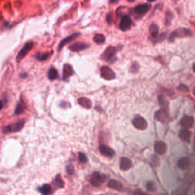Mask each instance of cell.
<instances>
[{
	"label": "cell",
	"mask_w": 195,
	"mask_h": 195,
	"mask_svg": "<svg viewBox=\"0 0 195 195\" xmlns=\"http://www.w3.org/2000/svg\"><path fill=\"white\" fill-rule=\"evenodd\" d=\"M24 124H25V121L24 120H20V121L12 123V124L5 126L4 129H3V133H10L18 132V131H20L22 129Z\"/></svg>",
	"instance_id": "6da1fadb"
},
{
	"label": "cell",
	"mask_w": 195,
	"mask_h": 195,
	"mask_svg": "<svg viewBox=\"0 0 195 195\" xmlns=\"http://www.w3.org/2000/svg\"><path fill=\"white\" fill-rule=\"evenodd\" d=\"M106 177L103 175H101L98 172H94L91 175V179H90V182H91V185L96 187H100L104 183V181L106 180Z\"/></svg>",
	"instance_id": "7a4b0ae2"
},
{
	"label": "cell",
	"mask_w": 195,
	"mask_h": 195,
	"mask_svg": "<svg viewBox=\"0 0 195 195\" xmlns=\"http://www.w3.org/2000/svg\"><path fill=\"white\" fill-rule=\"evenodd\" d=\"M193 33L190 31L189 29H186V28H180V29L176 30V31H173L169 37V41H173L176 38L181 36H191Z\"/></svg>",
	"instance_id": "3957f363"
},
{
	"label": "cell",
	"mask_w": 195,
	"mask_h": 195,
	"mask_svg": "<svg viewBox=\"0 0 195 195\" xmlns=\"http://www.w3.org/2000/svg\"><path fill=\"white\" fill-rule=\"evenodd\" d=\"M34 47V43L32 41H30V42H28L27 44L21 48V51L18 53L17 54V57H16V60H17L18 62H19L20 60L23 59L24 56L28 54L30 51H31V49L33 48Z\"/></svg>",
	"instance_id": "277c9868"
},
{
	"label": "cell",
	"mask_w": 195,
	"mask_h": 195,
	"mask_svg": "<svg viewBox=\"0 0 195 195\" xmlns=\"http://www.w3.org/2000/svg\"><path fill=\"white\" fill-rule=\"evenodd\" d=\"M133 124L136 129L138 130H145L147 128L148 124L146 120L141 116H136L133 120Z\"/></svg>",
	"instance_id": "5b68a950"
},
{
	"label": "cell",
	"mask_w": 195,
	"mask_h": 195,
	"mask_svg": "<svg viewBox=\"0 0 195 195\" xmlns=\"http://www.w3.org/2000/svg\"><path fill=\"white\" fill-rule=\"evenodd\" d=\"M133 21L131 18L129 16H124L121 18V22H120L119 28L121 31H126L127 30H129L131 28V27L132 26Z\"/></svg>",
	"instance_id": "8992f818"
},
{
	"label": "cell",
	"mask_w": 195,
	"mask_h": 195,
	"mask_svg": "<svg viewBox=\"0 0 195 195\" xmlns=\"http://www.w3.org/2000/svg\"><path fill=\"white\" fill-rule=\"evenodd\" d=\"M101 76L106 80H112L116 78V75L114 72L108 67V66H102L101 69Z\"/></svg>",
	"instance_id": "52a82bcc"
},
{
	"label": "cell",
	"mask_w": 195,
	"mask_h": 195,
	"mask_svg": "<svg viewBox=\"0 0 195 195\" xmlns=\"http://www.w3.org/2000/svg\"><path fill=\"white\" fill-rule=\"evenodd\" d=\"M150 8H151L150 4H148V3L137 5V6L134 8V11L136 14L139 15V16H143V15L146 14V13L149 11Z\"/></svg>",
	"instance_id": "ba28073f"
},
{
	"label": "cell",
	"mask_w": 195,
	"mask_h": 195,
	"mask_svg": "<svg viewBox=\"0 0 195 195\" xmlns=\"http://www.w3.org/2000/svg\"><path fill=\"white\" fill-rule=\"evenodd\" d=\"M117 52V48L114 47H108V48L105 50L104 53L102 54L103 59L107 61H110L113 57L114 56L115 53Z\"/></svg>",
	"instance_id": "9c48e42d"
},
{
	"label": "cell",
	"mask_w": 195,
	"mask_h": 195,
	"mask_svg": "<svg viewBox=\"0 0 195 195\" xmlns=\"http://www.w3.org/2000/svg\"><path fill=\"white\" fill-rule=\"evenodd\" d=\"M80 34H81L80 33H75V34H71V35L66 37V38H64V39L62 40V41H60V43L59 47H58V51H60L61 49H62L63 47L65 46V45L69 44V43H71L72 41L76 40L78 37L80 36Z\"/></svg>",
	"instance_id": "30bf717a"
},
{
	"label": "cell",
	"mask_w": 195,
	"mask_h": 195,
	"mask_svg": "<svg viewBox=\"0 0 195 195\" xmlns=\"http://www.w3.org/2000/svg\"><path fill=\"white\" fill-rule=\"evenodd\" d=\"M194 119L193 117L184 116L181 121V125L184 129H190L194 126Z\"/></svg>",
	"instance_id": "8fae6325"
},
{
	"label": "cell",
	"mask_w": 195,
	"mask_h": 195,
	"mask_svg": "<svg viewBox=\"0 0 195 195\" xmlns=\"http://www.w3.org/2000/svg\"><path fill=\"white\" fill-rule=\"evenodd\" d=\"M88 47H89V44H86L85 43L82 42H76L71 44L69 47V49L71 51H73V52H79V51H84V50H86Z\"/></svg>",
	"instance_id": "7c38bea8"
},
{
	"label": "cell",
	"mask_w": 195,
	"mask_h": 195,
	"mask_svg": "<svg viewBox=\"0 0 195 195\" xmlns=\"http://www.w3.org/2000/svg\"><path fill=\"white\" fill-rule=\"evenodd\" d=\"M133 166V162L129 158L122 157L120 160V169L123 171H126L131 169Z\"/></svg>",
	"instance_id": "4fadbf2b"
},
{
	"label": "cell",
	"mask_w": 195,
	"mask_h": 195,
	"mask_svg": "<svg viewBox=\"0 0 195 195\" xmlns=\"http://www.w3.org/2000/svg\"><path fill=\"white\" fill-rule=\"evenodd\" d=\"M155 152H156L157 154L159 155H162L164 153H166V152L167 151V146L164 142H162V141H157L155 143L154 146Z\"/></svg>",
	"instance_id": "5bb4252c"
},
{
	"label": "cell",
	"mask_w": 195,
	"mask_h": 195,
	"mask_svg": "<svg viewBox=\"0 0 195 195\" xmlns=\"http://www.w3.org/2000/svg\"><path fill=\"white\" fill-rule=\"evenodd\" d=\"M99 150L101 154L104 155V156H107V157L111 158L115 155V152L106 145H101L99 146Z\"/></svg>",
	"instance_id": "9a60e30c"
},
{
	"label": "cell",
	"mask_w": 195,
	"mask_h": 195,
	"mask_svg": "<svg viewBox=\"0 0 195 195\" xmlns=\"http://www.w3.org/2000/svg\"><path fill=\"white\" fill-rule=\"evenodd\" d=\"M73 68L69 64H65L63 66V79L66 80L69 77H70L71 76H73Z\"/></svg>",
	"instance_id": "2e32d148"
},
{
	"label": "cell",
	"mask_w": 195,
	"mask_h": 195,
	"mask_svg": "<svg viewBox=\"0 0 195 195\" xmlns=\"http://www.w3.org/2000/svg\"><path fill=\"white\" fill-rule=\"evenodd\" d=\"M108 188H111L113 190H117V191H122L123 185L121 182L116 181V180H111L108 184Z\"/></svg>",
	"instance_id": "e0dca14e"
},
{
	"label": "cell",
	"mask_w": 195,
	"mask_h": 195,
	"mask_svg": "<svg viewBox=\"0 0 195 195\" xmlns=\"http://www.w3.org/2000/svg\"><path fill=\"white\" fill-rule=\"evenodd\" d=\"M190 166V159L187 157L181 158V159H179V161L178 162V167L179 169L184 170L188 169Z\"/></svg>",
	"instance_id": "ac0fdd59"
},
{
	"label": "cell",
	"mask_w": 195,
	"mask_h": 195,
	"mask_svg": "<svg viewBox=\"0 0 195 195\" xmlns=\"http://www.w3.org/2000/svg\"><path fill=\"white\" fill-rule=\"evenodd\" d=\"M26 109V105L24 104V102H23L22 100H20L19 102L18 103L17 107L16 108V111H15V114L16 115H19V114H22L25 111Z\"/></svg>",
	"instance_id": "d6986e66"
},
{
	"label": "cell",
	"mask_w": 195,
	"mask_h": 195,
	"mask_svg": "<svg viewBox=\"0 0 195 195\" xmlns=\"http://www.w3.org/2000/svg\"><path fill=\"white\" fill-rule=\"evenodd\" d=\"M180 137L187 142H190L191 139V133L188 131V129H184L180 132Z\"/></svg>",
	"instance_id": "ffe728a7"
},
{
	"label": "cell",
	"mask_w": 195,
	"mask_h": 195,
	"mask_svg": "<svg viewBox=\"0 0 195 195\" xmlns=\"http://www.w3.org/2000/svg\"><path fill=\"white\" fill-rule=\"evenodd\" d=\"M78 102L81 106L84 107V108H87V109H90L91 108V101L87 98H80L79 100H78Z\"/></svg>",
	"instance_id": "44dd1931"
},
{
	"label": "cell",
	"mask_w": 195,
	"mask_h": 195,
	"mask_svg": "<svg viewBox=\"0 0 195 195\" xmlns=\"http://www.w3.org/2000/svg\"><path fill=\"white\" fill-rule=\"evenodd\" d=\"M155 118H156L157 121H161L162 123H165L166 121V118H167V115L165 113L164 111H159L156 113L155 114Z\"/></svg>",
	"instance_id": "7402d4cb"
},
{
	"label": "cell",
	"mask_w": 195,
	"mask_h": 195,
	"mask_svg": "<svg viewBox=\"0 0 195 195\" xmlns=\"http://www.w3.org/2000/svg\"><path fill=\"white\" fill-rule=\"evenodd\" d=\"M38 190L42 194H50L52 193V189H51V187L49 184H44L43 186L38 188Z\"/></svg>",
	"instance_id": "603a6c76"
},
{
	"label": "cell",
	"mask_w": 195,
	"mask_h": 195,
	"mask_svg": "<svg viewBox=\"0 0 195 195\" xmlns=\"http://www.w3.org/2000/svg\"><path fill=\"white\" fill-rule=\"evenodd\" d=\"M150 31V35L153 38H156L159 34V27L156 25V24H153L149 28Z\"/></svg>",
	"instance_id": "cb8c5ba5"
},
{
	"label": "cell",
	"mask_w": 195,
	"mask_h": 195,
	"mask_svg": "<svg viewBox=\"0 0 195 195\" xmlns=\"http://www.w3.org/2000/svg\"><path fill=\"white\" fill-rule=\"evenodd\" d=\"M174 18V15L171 12L170 10H167L166 12V18H165V21H166V25L169 26L171 24V20Z\"/></svg>",
	"instance_id": "d4e9b609"
},
{
	"label": "cell",
	"mask_w": 195,
	"mask_h": 195,
	"mask_svg": "<svg viewBox=\"0 0 195 195\" xmlns=\"http://www.w3.org/2000/svg\"><path fill=\"white\" fill-rule=\"evenodd\" d=\"M58 77V72L55 68L51 67L48 72V78L50 80H54Z\"/></svg>",
	"instance_id": "484cf974"
},
{
	"label": "cell",
	"mask_w": 195,
	"mask_h": 195,
	"mask_svg": "<svg viewBox=\"0 0 195 195\" xmlns=\"http://www.w3.org/2000/svg\"><path fill=\"white\" fill-rule=\"evenodd\" d=\"M105 36L103 35V34H95L94 37V38H93V40H94L95 42L96 43V44H103V43L105 41Z\"/></svg>",
	"instance_id": "4316f807"
},
{
	"label": "cell",
	"mask_w": 195,
	"mask_h": 195,
	"mask_svg": "<svg viewBox=\"0 0 195 195\" xmlns=\"http://www.w3.org/2000/svg\"><path fill=\"white\" fill-rule=\"evenodd\" d=\"M53 184H54L55 185L59 187V188H63V187L64 186V182H63V181L60 175H58L55 178L54 181H53Z\"/></svg>",
	"instance_id": "83f0119b"
},
{
	"label": "cell",
	"mask_w": 195,
	"mask_h": 195,
	"mask_svg": "<svg viewBox=\"0 0 195 195\" xmlns=\"http://www.w3.org/2000/svg\"><path fill=\"white\" fill-rule=\"evenodd\" d=\"M79 161L80 162L82 163H86L88 162V158L87 156H86V154L82 153H79Z\"/></svg>",
	"instance_id": "f1b7e54d"
},
{
	"label": "cell",
	"mask_w": 195,
	"mask_h": 195,
	"mask_svg": "<svg viewBox=\"0 0 195 195\" xmlns=\"http://www.w3.org/2000/svg\"><path fill=\"white\" fill-rule=\"evenodd\" d=\"M49 56H50V53H44V54L38 55V56H37V58H38L39 60L43 61V60H45L47 59Z\"/></svg>",
	"instance_id": "f546056e"
},
{
	"label": "cell",
	"mask_w": 195,
	"mask_h": 195,
	"mask_svg": "<svg viewBox=\"0 0 195 195\" xmlns=\"http://www.w3.org/2000/svg\"><path fill=\"white\" fill-rule=\"evenodd\" d=\"M146 188H147L148 191H155L154 183L152 182V181H149V182L146 184Z\"/></svg>",
	"instance_id": "4dcf8cb0"
},
{
	"label": "cell",
	"mask_w": 195,
	"mask_h": 195,
	"mask_svg": "<svg viewBox=\"0 0 195 195\" xmlns=\"http://www.w3.org/2000/svg\"><path fill=\"white\" fill-rule=\"evenodd\" d=\"M66 171H67V173L69 175H73V172H74V167H73L72 165H69V166H67V168H66Z\"/></svg>",
	"instance_id": "1f68e13d"
},
{
	"label": "cell",
	"mask_w": 195,
	"mask_h": 195,
	"mask_svg": "<svg viewBox=\"0 0 195 195\" xmlns=\"http://www.w3.org/2000/svg\"><path fill=\"white\" fill-rule=\"evenodd\" d=\"M152 164L154 166H157L159 164V159H158L156 156H153V158H152Z\"/></svg>",
	"instance_id": "d6a6232c"
},
{
	"label": "cell",
	"mask_w": 195,
	"mask_h": 195,
	"mask_svg": "<svg viewBox=\"0 0 195 195\" xmlns=\"http://www.w3.org/2000/svg\"><path fill=\"white\" fill-rule=\"evenodd\" d=\"M178 89L181 90V91H184V92H188V91H189V89H188L186 86H184V85H181V86H180V87L178 88Z\"/></svg>",
	"instance_id": "836d02e7"
},
{
	"label": "cell",
	"mask_w": 195,
	"mask_h": 195,
	"mask_svg": "<svg viewBox=\"0 0 195 195\" xmlns=\"http://www.w3.org/2000/svg\"><path fill=\"white\" fill-rule=\"evenodd\" d=\"M120 0H109V3L110 4H115V3H117Z\"/></svg>",
	"instance_id": "e575fe53"
},
{
	"label": "cell",
	"mask_w": 195,
	"mask_h": 195,
	"mask_svg": "<svg viewBox=\"0 0 195 195\" xmlns=\"http://www.w3.org/2000/svg\"><path fill=\"white\" fill-rule=\"evenodd\" d=\"M148 2H156V0H147Z\"/></svg>",
	"instance_id": "d590c367"
},
{
	"label": "cell",
	"mask_w": 195,
	"mask_h": 195,
	"mask_svg": "<svg viewBox=\"0 0 195 195\" xmlns=\"http://www.w3.org/2000/svg\"><path fill=\"white\" fill-rule=\"evenodd\" d=\"M193 70H194V72L195 73V63L194 64V66H193Z\"/></svg>",
	"instance_id": "8d00e7d4"
},
{
	"label": "cell",
	"mask_w": 195,
	"mask_h": 195,
	"mask_svg": "<svg viewBox=\"0 0 195 195\" xmlns=\"http://www.w3.org/2000/svg\"><path fill=\"white\" fill-rule=\"evenodd\" d=\"M128 2H134V1H136V0H127Z\"/></svg>",
	"instance_id": "74e56055"
},
{
	"label": "cell",
	"mask_w": 195,
	"mask_h": 195,
	"mask_svg": "<svg viewBox=\"0 0 195 195\" xmlns=\"http://www.w3.org/2000/svg\"><path fill=\"white\" fill-rule=\"evenodd\" d=\"M194 95H195V89H194Z\"/></svg>",
	"instance_id": "f35d334b"
}]
</instances>
